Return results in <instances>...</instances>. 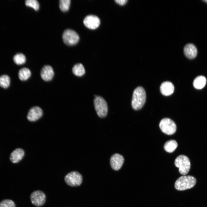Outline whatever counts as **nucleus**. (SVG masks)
Listing matches in <instances>:
<instances>
[{"mask_svg": "<svg viewBox=\"0 0 207 207\" xmlns=\"http://www.w3.org/2000/svg\"><path fill=\"white\" fill-rule=\"evenodd\" d=\"M146 94L144 89L142 87H137L134 91L131 101L132 108L135 110H140L146 101Z\"/></svg>", "mask_w": 207, "mask_h": 207, "instance_id": "obj_1", "label": "nucleus"}, {"mask_svg": "<svg viewBox=\"0 0 207 207\" xmlns=\"http://www.w3.org/2000/svg\"><path fill=\"white\" fill-rule=\"evenodd\" d=\"M196 182V179L193 176L184 175L179 177L176 180L175 187L178 190H185L193 187Z\"/></svg>", "mask_w": 207, "mask_h": 207, "instance_id": "obj_2", "label": "nucleus"}, {"mask_svg": "<svg viewBox=\"0 0 207 207\" xmlns=\"http://www.w3.org/2000/svg\"><path fill=\"white\" fill-rule=\"evenodd\" d=\"M175 164L176 166L179 168V172L182 175L187 174L190 168V160L185 155H181L177 156L175 160Z\"/></svg>", "mask_w": 207, "mask_h": 207, "instance_id": "obj_3", "label": "nucleus"}, {"mask_svg": "<svg viewBox=\"0 0 207 207\" xmlns=\"http://www.w3.org/2000/svg\"><path fill=\"white\" fill-rule=\"evenodd\" d=\"M94 105L97 114L99 117L104 118L107 116L108 105L106 101L102 97L97 95L94 100Z\"/></svg>", "mask_w": 207, "mask_h": 207, "instance_id": "obj_4", "label": "nucleus"}, {"mask_svg": "<svg viewBox=\"0 0 207 207\" xmlns=\"http://www.w3.org/2000/svg\"><path fill=\"white\" fill-rule=\"evenodd\" d=\"M159 127L164 133L171 135L174 134L177 129V126L175 122L168 118H164L160 121Z\"/></svg>", "mask_w": 207, "mask_h": 207, "instance_id": "obj_5", "label": "nucleus"}, {"mask_svg": "<svg viewBox=\"0 0 207 207\" xmlns=\"http://www.w3.org/2000/svg\"><path fill=\"white\" fill-rule=\"evenodd\" d=\"M62 37L64 43L69 45L76 44L79 39L78 34L74 30L70 29H67L64 31Z\"/></svg>", "mask_w": 207, "mask_h": 207, "instance_id": "obj_6", "label": "nucleus"}, {"mask_svg": "<svg viewBox=\"0 0 207 207\" xmlns=\"http://www.w3.org/2000/svg\"><path fill=\"white\" fill-rule=\"evenodd\" d=\"M64 180L66 183L70 186H77L80 185L82 183L83 177L78 172L73 171L65 176Z\"/></svg>", "mask_w": 207, "mask_h": 207, "instance_id": "obj_7", "label": "nucleus"}, {"mask_svg": "<svg viewBox=\"0 0 207 207\" xmlns=\"http://www.w3.org/2000/svg\"><path fill=\"white\" fill-rule=\"evenodd\" d=\"M45 194L42 191L37 190L31 194L30 199L32 204L35 206H40L43 205L46 201Z\"/></svg>", "mask_w": 207, "mask_h": 207, "instance_id": "obj_8", "label": "nucleus"}, {"mask_svg": "<svg viewBox=\"0 0 207 207\" xmlns=\"http://www.w3.org/2000/svg\"><path fill=\"white\" fill-rule=\"evenodd\" d=\"M100 23L99 18L93 15L86 16L83 20V23L87 28L90 29H95L99 25Z\"/></svg>", "mask_w": 207, "mask_h": 207, "instance_id": "obj_9", "label": "nucleus"}, {"mask_svg": "<svg viewBox=\"0 0 207 207\" xmlns=\"http://www.w3.org/2000/svg\"><path fill=\"white\" fill-rule=\"evenodd\" d=\"M110 160V165L112 168L114 170H118L122 166L124 159L121 155L116 153L111 156Z\"/></svg>", "mask_w": 207, "mask_h": 207, "instance_id": "obj_10", "label": "nucleus"}, {"mask_svg": "<svg viewBox=\"0 0 207 207\" xmlns=\"http://www.w3.org/2000/svg\"><path fill=\"white\" fill-rule=\"evenodd\" d=\"M43 114V111L39 107L35 106L31 108L29 110L27 118L30 121H35L39 119Z\"/></svg>", "mask_w": 207, "mask_h": 207, "instance_id": "obj_11", "label": "nucleus"}, {"mask_svg": "<svg viewBox=\"0 0 207 207\" xmlns=\"http://www.w3.org/2000/svg\"><path fill=\"white\" fill-rule=\"evenodd\" d=\"M54 74L53 68L49 65L44 66L41 69L40 72L41 78L46 81L51 80L54 76Z\"/></svg>", "mask_w": 207, "mask_h": 207, "instance_id": "obj_12", "label": "nucleus"}, {"mask_svg": "<svg viewBox=\"0 0 207 207\" xmlns=\"http://www.w3.org/2000/svg\"><path fill=\"white\" fill-rule=\"evenodd\" d=\"M183 51L185 56L189 59L195 58L198 53L196 47L192 43L186 44L184 47Z\"/></svg>", "mask_w": 207, "mask_h": 207, "instance_id": "obj_13", "label": "nucleus"}, {"mask_svg": "<svg viewBox=\"0 0 207 207\" xmlns=\"http://www.w3.org/2000/svg\"><path fill=\"white\" fill-rule=\"evenodd\" d=\"M161 93L164 95L167 96L171 95L174 92V87L170 82L166 81L162 83L160 87Z\"/></svg>", "mask_w": 207, "mask_h": 207, "instance_id": "obj_14", "label": "nucleus"}, {"mask_svg": "<svg viewBox=\"0 0 207 207\" xmlns=\"http://www.w3.org/2000/svg\"><path fill=\"white\" fill-rule=\"evenodd\" d=\"M24 154L23 149L19 148L15 149L10 155V160L13 163H17L23 158Z\"/></svg>", "mask_w": 207, "mask_h": 207, "instance_id": "obj_15", "label": "nucleus"}, {"mask_svg": "<svg viewBox=\"0 0 207 207\" xmlns=\"http://www.w3.org/2000/svg\"><path fill=\"white\" fill-rule=\"evenodd\" d=\"M206 81V79L204 76H198L193 81V86L196 89H201L205 86Z\"/></svg>", "mask_w": 207, "mask_h": 207, "instance_id": "obj_16", "label": "nucleus"}, {"mask_svg": "<svg viewBox=\"0 0 207 207\" xmlns=\"http://www.w3.org/2000/svg\"><path fill=\"white\" fill-rule=\"evenodd\" d=\"M178 146L177 142L174 140L167 141L164 144V148L166 152L171 153L175 151Z\"/></svg>", "mask_w": 207, "mask_h": 207, "instance_id": "obj_17", "label": "nucleus"}, {"mask_svg": "<svg viewBox=\"0 0 207 207\" xmlns=\"http://www.w3.org/2000/svg\"><path fill=\"white\" fill-rule=\"evenodd\" d=\"M31 73L28 68H23L20 70L18 72V77L22 81L26 80L31 76Z\"/></svg>", "mask_w": 207, "mask_h": 207, "instance_id": "obj_18", "label": "nucleus"}, {"mask_svg": "<svg viewBox=\"0 0 207 207\" xmlns=\"http://www.w3.org/2000/svg\"><path fill=\"white\" fill-rule=\"evenodd\" d=\"M73 74L78 76H81L85 73V70L83 65L81 63H77L74 65L72 68Z\"/></svg>", "mask_w": 207, "mask_h": 207, "instance_id": "obj_19", "label": "nucleus"}, {"mask_svg": "<svg viewBox=\"0 0 207 207\" xmlns=\"http://www.w3.org/2000/svg\"><path fill=\"white\" fill-rule=\"evenodd\" d=\"M14 62L17 65H22L24 64L26 61L25 55L21 53H18L15 54L13 58Z\"/></svg>", "mask_w": 207, "mask_h": 207, "instance_id": "obj_20", "label": "nucleus"}, {"mask_svg": "<svg viewBox=\"0 0 207 207\" xmlns=\"http://www.w3.org/2000/svg\"><path fill=\"white\" fill-rule=\"evenodd\" d=\"M10 79L9 76L4 74L0 76V86L4 88H8L10 85Z\"/></svg>", "mask_w": 207, "mask_h": 207, "instance_id": "obj_21", "label": "nucleus"}, {"mask_svg": "<svg viewBox=\"0 0 207 207\" xmlns=\"http://www.w3.org/2000/svg\"><path fill=\"white\" fill-rule=\"evenodd\" d=\"M70 0H60L59 7L61 10L63 12L68 10L70 3Z\"/></svg>", "mask_w": 207, "mask_h": 207, "instance_id": "obj_22", "label": "nucleus"}, {"mask_svg": "<svg viewBox=\"0 0 207 207\" xmlns=\"http://www.w3.org/2000/svg\"><path fill=\"white\" fill-rule=\"evenodd\" d=\"M26 5L32 7L35 10H38L39 8V4L37 0H26L25 1Z\"/></svg>", "mask_w": 207, "mask_h": 207, "instance_id": "obj_23", "label": "nucleus"}, {"mask_svg": "<svg viewBox=\"0 0 207 207\" xmlns=\"http://www.w3.org/2000/svg\"><path fill=\"white\" fill-rule=\"evenodd\" d=\"M0 207H16V205L12 200L5 199L0 202Z\"/></svg>", "mask_w": 207, "mask_h": 207, "instance_id": "obj_24", "label": "nucleus"}, {"mask_svg": "<svg viewBox=\"0 0 207 207\" xmlns=\"http://www.w3.org/2000/svg\"><path fill=\"white\" fill-rule=\"evenodd\" d=\"M127 0H115V1L118 3V4H119L120 5H123L125 4L127 2Z\"/></svg>", "mask_w": 207, "mask_h": 207, "instance_id": "obj_25", "label": "nucleus"}, {"mask_svg": "<svg viewBox=\"0 0 207 207\" xmlns=\"http://www.w3.org/2000/svg\"><path fill=\"white\" fill-rule=\"evenodd\" d=\"M202 1H204L207 3V0H202Z\"/></svg>", "mask_w": 207, "mask_h": 207, "instance_id": "obj_26", "label": "nucleus"}]
</instances>
